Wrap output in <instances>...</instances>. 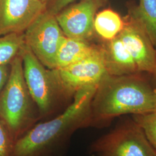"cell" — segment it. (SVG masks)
<instances>
[{
  "label": "cell",
  "mask_w": 156,
  "mask_h": 156,
  "mask_svg": "<svg viewBox=\"0 0 156 156\" xmlns=\"http://www.w3.org/2000/svg\"><path fill=\"white\" fill-rule=\"evenodd\" d=\"M97 86L78 90L62 113L35 124L17 140L11 156H51L67 144L75 131L91 127V104Z\"/></svg>",
  "instance_id": "cell-1"
},
{
  "label": "cell",
  "mask_w": 156,
  "mask_h": 156,
  "mask_svg": "<svg viewBox=\"0 0 156 156\" xmlns=\"http://www.w3.org/2000/svg\"><path fill=\"white\" fill-rule=\"evenodd\" d=\"M156 109L154 90L129 75H106L97 86L91 104V127L105 126L115 117L140 115Z\"/></svg>",
  "instance_id": "cell-2"
},
{
  "label": "cell",
  "mask_w": 156,
  "mask_h": 156,
  "mask_svg": "<svg viewBox=\"0 0 156 156\" xmlns=\"http://www.w3.org/2000/svg\"><path fill=\"white\" fill-rule=\"evenodd\" d=\"M0 118L15 142L41 119L25 82L20 54L11 62L9 76L0 91Z\"/></svg>",
  "instance_id": "cell-3"
},
{
  "label": "cell",
  "mask_w": 156,
  "mask_h": 156,
  "mask_svg": "<svg viewBox=\"0 0 156 156\" xmlns=\"http://www.w3.org/2000/svg\"><path fill=\"white\" fill-rule=\"evenodd\" d=\"M20 55L29 93L39 110L41 119L49 117L55 112L60 101L73 96L62 89L51 71L46 69L26 45L23 47Z\"/></svg>",
  "instance_id": "cell-4"
},
{
  "label": "cell",
  "mask_w": 156,
  "mask_h": 156,
  "mask_svg": "<svg viewBox=\"0 0 156 156\" xmlns=\"http://www.w3.org/2000/svg\"><path fill=\"white\" fill-rule=\"evenodd\" d=\"M91 151L97 156H156L143 130L134 120L118 125L96 140Z\"/></svg>",
  "instance_id": "cell-5"
},
{
  "label": "cell",
  "mask_w": 156,
  "mask_h": 156,
  "mask_svg": "<svg viewBox=\"0 0 156 156\" xmlns=\"http://www.w3.org/2000/svg\"><path fill=\"white\" fill-rule=\"evenodd\" d=\"M64 37L56 16L46 10L24 33L25 45L51 69L56 68V56Z\"/></svg>",
  "instance_id": "cell-6"
},
{
  "label": "cell",
  "mask_w": 156,
  "mask_h": 156,
  "mask_svg": "<svg viewBox=\"0 0 156 156\" xmlns=\"http://www.w3.org/2000/svg\"><path fill=\"white\" fill-rule=\"evenodd\" d=\"M51 73L62 89L73 97L78 90L98 86L109 74L102 49L68 67L52 69Z\"/></svg>",
  "instance_id": "cell-7"
},
{
  "label": "cell",
  "mask_w": 156,
  "mask_h": 156,
  "mask_svg": "<svg viewBox=\"0 0 156 156\" xmlns=\"http://www.w3.org/2000/svg\"><path fill=\"white\" fill-rule=\"evenodd\" d=\"M102 0H82L67 6L56 15V19L65 36L87 41L93 34L96 12Z\"/></svg>",
  "instance_id": "cell-8"
},
{
  "label": "cell",
  "mask_w": 156,
  "mask_h": 156,
  "mask_svg": "<svg viewBox=\"0 0 156 156\" xmlns=\"http://www.w3.org/2000/svg\"><path fill=\"white\" fill-rule=\"evenodd\" d=\"M46 10L39 0H0V35L24 33Z\"/></svg>",
  "instance_id": "cell-9"
},
{
  "label": "cell",
  "mask_w": 156,
  "mask_h": 156,
  "mask_svg": "<svg viewBox=\"0 0 156 156\" xmlns=\"http://www.w3.org/2000/svg\"><path fill=\"white\" fill-rule=\"evenodd\" d=\"M119 37L133 56L139 71L156 73V50L144 30L133 17L124 22Z\"/></svg>",
  "instance_id": "cell-10"
},
{
  "label": "cell",
  "mask_w": 156,
  "mask_h": 156,
  "mask_svg": "<svg viewBox=\"0 0 156 156\" xmlns=\"http://www.w3.org/2000/svg\"><path fill=\"white\" fill-rule=\"evenodd\" d=\"M102 50L109 75H130L139 71L133 56L119 35L108 41Z\"/></svg>",
  "instance_id": "cell-11"
},
{
  "label": "cell",
  "mask_w": 156,
  "mask_h": 156,
  "mask_svg": "<svg viewBox=\"0 0 156 156\" xmlns=\"http://www.w3.org/2000/svg\"><path fill=\"white\" fill-rule=\"evenodd\" d=\"M98 48L87 41L65 36L62 40L56 56V68L68 67L93 55Z\"/></svg>",
  "instance_id": "cell-12"
},
{
  "label": "cell",
  "mask_w": 156,
  "mask_h": 156,
  "mask_svg": "<svg viewBox=\"0 0 156 156\" xmlns=\"http://www.w3.org/2000/svg\"><path fill=\"white\" fill-rule=\"evenodd\" d=\"M124 21L117 12L106 9L95 15L94 30L102 39L109 41L120 33Z\"/></svg>",
  "instance_id": "cell-13"
},
{
  "label": "cell",
  "mask_w": 156,
  "mask_h": 156,
  "mask_svg": "<svg viewBox=\"0 0 156 156\" xmlns=\"http://www.w3.org/2000/svg\"><path fill=\"white\" fill-rule=\"evenodd\" d=\"M130 15L140 24L156 47V0H140Z\"/></svg>",
  "instance_id": "cell-14"
},
{
  "label": "cell",
  "mask_w": 156,
  "mask_h": 156,
  "mask_svg": "<svg viewBox=\"0 0 156 156\" xmlns=\"http://www.w3.org/2000/svg\"><path fill=\"white\" fill-rule=\"evenodd\" d=\"M24 45V33L0 35V66L10 64Z\"/></svg>",
  "instance_id": "cell-15"
},
{
  "label": "cell",
  "mask_w": 156,
  "mask_h": 156,
  "mask_svg": "<svg viewBox=\"0 0 156 156\" xmlns=\"http://www.w3.org/2000/svg\"><path fill=\"white\" fill-rule=\"evenodd\" d=\"M133 120L143 130L146 138L156 153V116L152 112L133 115Z\"/></svg>",
  "instance_id": "cell-16"
},
{
  "label": "cell",
  "mask_w": 156,
  "mask_h": 156,
  "mask_svg": "<svg viewBox=\"0 0 156 156\" xmlns=\"http://www.w3.org/2000/svg\"><path fill=\"white\" fill-rule=\"evenodd\" d=\"M14 144L10 132L0 118V156H11Z\"/></svg>",
  "instance_id": "cell-17"
},
{
  "label": "cell",
  "mask_w": 156,
  "mask_h": 156,
  "mask_svg": "<svg viewBox=\"0 0 156 156\" xmlns=\"http://www.w3.org/2000/svg\"><path fill=\"white\" fill-rule=\"evenodd\" d=\"M75 0H50L46 4V11L56 16L64 8L69 5Z\"/></svg>",
  "instance_id": "cell-18"
},
{
  "label": "cell",
  "mask_w": 156,
  "mask_h": 156,
  "mask_svg": "<svg viewBox=\"0 0 156 156\" xmlns=\"http://www.w3.org/2000/svg\"><path fill=\"white\" fill-rule=\"evenodd\" d=\"M10 64L0 66V91L3 88L9 76Z\"/></svg>",
  "instance_id": "cell-19"
},
{
  "label": "cell",
  "mask_w": 156,
  "mask_h": 156,
  "mask_svg": "<svg viewBox=\"0 0 156 156\" xmlns=\"http://www.w3.org/2000/svg\"><path fill=\"white\" fill-rule=\"evenodd\" d=\"M40 1H41L42 2H43V3H45V4H47V2H48V1H49V0H39Z\"/></svg>",
  "instance_id": "cell-20"
},
{
  "label": "cell",
  "mask_w": 156,
  "mask_h": 156,
  "mask_svg": "<svg viewBox=\"0 0 156 156\" xmlns=\"http://www.w3.org/2000/svg\"><path fill=\"white\" fill-rule=\"evenodd\" d=\"M153 112L154 113V115L156 116V109L154 110V111Z\"/></svg>",
  "instance_id": "cell-21"
},
{
  "label": "cell",
  "mask_w": 156,
  "mask_h": 156,
  "mask_svg": "<svg viewBox=\"0 0 156 156\" xmlns=\"http://www.w3.org/2000/svg\"><path fill=\"white\" fill-rule=\"evenodd\" d=\"M154 92H155V94H156V89L154 90Z\"/></svg>",
  "instance_id": "cell-22"
}]
</instances>
